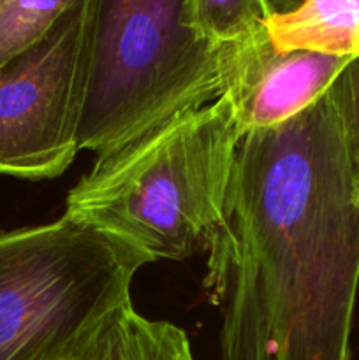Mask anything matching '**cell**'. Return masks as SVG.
I'll return each instance as SVG.
<instances>
[{"label":"cell","mask_w":359,"mask_h":360,"mask_svg":"<svg viewBox=\"0 0 359 360\" xmlns=\"http://www.w3.org/2000/svg\"><path fill=\"white\" fill-rule=\"evenodd\" d=\"M208 252L222 360H351L359 190L327 94L243 137Z\"/></svg>","instance_id":"6da1fadb"},{"label":"cell","mask_w":359,"mask_h":360,"mask_svg":"<svg viewBox=\"0 0 359 360\" xmlns=\"http://www.w3.org/2000/svg\"><path fill=\"white\" fill-rule=\"evenodd\" d=\"M245 136L222 94L99 155L70 188L65 214L129 243L151 262L208 250L224 221Z\"/></svg>","instance_id":"7a4b0ae2"},{"label":"cell","mask_w":359,"mask_h":360,"mask_svg":"<svg viewBox=\"0 0 359 360\" xmlns=\"http://www.w3.org/2000/svg\"><path fill=\"white\" fill-rule=\"evenodd\" d=\"M88 37L83 120L132 139L224 91L225 46L197 37L185 0H81Z\"/></svg>","instance_id":"3957f363"},{"label":"cell","mask_w":359,"mask_h":360,"mask_svg":"<svg viewBox=\"0 0 359 360\" xmlns=\"http://www.w3.org/2000/svg\"><path fill=\"white\" fill-rule=\"evenodd\" d=\"M151 259L74 218L0 231V360H62Z\"/></svg>","instance_id":"277c9868"},{"label":"cell","mask_w":359,"mask_h":360,"mask_svg":"<svg viewBox=\"0 0 359 360\" xmlns=\"http://www.w3.org/2000/svg\"><path fill=\"white\" fill-rule=\"evenodd\" d=\"M88 83L83 2L35 44L0 65V174H62L80 151Z\"/></svg>","instance_id":"5b68a950"},{"label":"cell","mask_w":359,"mask_h":360,"mask_svg":"<svg viewBox=\"0 0 359 360\" xmlns=\"http://www.w3.org/2000/svg\"><path fill=\"white\" fill-rule=\"evenodd\" d=\"M354 56L280 49L267 28L229 44L225 90L246 134L289 122L322 97Z\"/></svg>","instance_id":"8992f818"},{"label":"cell","mask_w":359,"mask_h":360,"mask_svg":"<svg viewBox=\"0 0 359 360\" xmlns=\"http://www.w3.org/2000/svg\"><path fill=\"white\" fill-rule=\"evenodd\" d=\"M62 360H196L185 330L150 320L132 301L109 313L88 330Z\"/></svg>","instance_id":"52a82bcc"},{"label":"cell","mask_w":359,"mask_h":360,"mask_svg":"<svg viewBox=\"0 0 359 360\" xmlns=\"http://www.w3.org/2000/svg\"><path fill=\"white\" fill-rule=\"evenodd\" d=\"M266 28L280 49L359 56V0H306L296 13L270 18Z\"/></svg>","instance_id":"ba28073f"},{"label":"cell","mask_w":359,"mask_h":360,"mask_svg":"<svg viewBox=\"0 0 359 360\" xmlns=\"http://www.w3.org/2000/svg\"><path fill=\"white\" fill-rule=\"evenodd\" d=\"M190 30L211 44H231L266 27L263 0H185Z\"/></svg>","instance_id":"9c48e42d"},{"label":"cell","mask_w":359,"mask_h":360,"mask_svg":"<svg viewBox=\"0 0 359 360\" xmlns=\"http://www.w3.org/2000/svg\"><path fill=\"white\" fill-rule=\"evenodd\" d=\"M80 0H0V65L44 37Z\"/></svg>","instance_id":"30bf717a"},{"label":"cell","mask_w":359,"mask_h":360,"mask_svg":"<svg viewBox=\"0 0 359 360\" xmlns=\"http://www.w3.org/2000/svg\"><path fill=\"white\" fill-rule=\"evenodd\" d=\"M331 102L345 155L359 190V56H354L326 90Z\"/></svg>","instance_id":"8fae6325"},{"label":"cell","mask_w":359,"mask_h":360,"mask_svg":"<svg viewBox=\"0 0 359 360\" xmlns=\"http://www.w3.org/2000/svg\"><path fill=\"white\" fill-rule=\"evenodd\" d=\"M306 0H263V6L266 9L267 20L277 16H287L296 13Z\"/></svg>","instance_id":"7c38bea8"}]
</instances>
